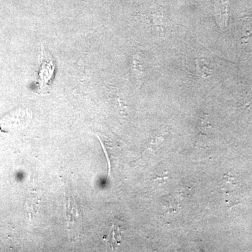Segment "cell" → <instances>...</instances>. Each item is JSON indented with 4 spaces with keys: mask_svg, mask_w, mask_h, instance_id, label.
Here are the masks:
<instances>
[{
    "mask_svg": "<svg viewBox=\"0 0 252 252\" xmlns=\"http://www.w3.org/2000/svg\"><path fill=\"white\" fill-rule=\"evenodd\" d=\"M32 119V112L28 108H18L0 118V130L13 132L26 128Z\"/></svg>",
    "mask_w": 252,
    "mask_h": 252,
    "instance_id": "1",
    "label": "cell"
},
{
    "mask_svg": "<svg viewBox=\"0 0 252 252\" xmlns=\"http://www.w3.org/2000/svg\"><path fill=\"white\" fill-rule=\"evenodd\" d=\"M54 71L55 65L52 56L45 49L41 50L38 72V85L40 92H44L51 85Z\"/></svg>",
    "mask_w": 252,
    "mask_h": 252,
    "instance_id": "2",
    "label": "cell"
},
{
    "mask_svg": "<svg viewBox=\"0 0 252 252\" xmlns=\"http://www.w3.org/2000/svg\"><path fill=\"white\" fill-rule=\"evenodd\" d=\"M67 215L68 217V222L69 223H72V225L78 224L79 223V219H81V216H79V206H77V203L74 200L73 195H70L67 197Z\"/></svg>",
    "mask_w": 252,
    "mask_h": 252,
    "instance_id": "3",
    "label": "cell"
},
{
    "mask_svg": "<svg viewBox=\"0 0 252 252\" xmlns=\"http://www.w3.org/2000/svg\"><path fill=\"white\" fill-rule=\"evenodd\" d=\"M216 14L220 21V28H223L226 26L227 16V0H220L217 2L216 6Z\"/></svg>",
    "mask_w": 252,
    "mask_h": 252,
    "instance_id": "4",
    "label": "cell"
},
{
    "mask_svg": "<svg viewBox=\"0 0 252 252\" xmlns=\"http://www.w3.org/2000/svg\"><path fill=\"white\" fill-rule=\"evenodd\" d=\"M195 63H196L197 73L200 77L203 78V79H207L212 75L211 69L205 67V66L200 67L198 61H195Z\"/></svg>",
    "mask_w": 252,
    "mask_h": 252,
    "instance_id": "5",
    "label": "cell"
}]
</instances>
